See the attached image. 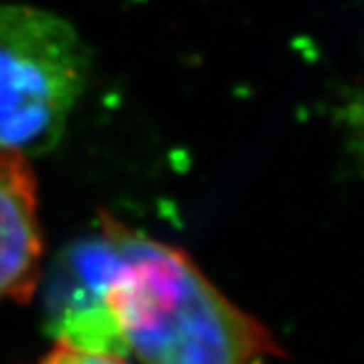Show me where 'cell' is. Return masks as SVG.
Masks as SVG:
<instances>
[{"label":"cell","mask_w":364,"mask_h":364,"mask_svg":"<svg viewBox=\"0 0 364 364\" xmlns=\"http://www.w3.org/2000/svg\"><path fill=\"white\" fill-rule=\"evenodd\" d=\"M41 364H128L117 354L107 352H91L83 348H75L69 344L57 342V348L47 354Z\"/></svg>","instance_id":"obj_5"},{"label":"cell","mask_w":364,"mask_h":364,"mask_svg":"<svg viewBox=\"0 0 364 364\" xmlns=\"http://www.w3.org/2000/svg\"><path fill=\"white\" fill-rule=\"evenodd\" d=\"M119 261L105 294L142 364H265L284 352L181 249L116 221Z\"/></svg>","instance_id":"obj_1"},{"label":"cell","mask_w":364,"mask_h":364,"mask_svg":"<svg viewBox=\"0 0 364 364\" xmlns=\"http://www.w3.org/2000/svg\"><path fill=\"white\" fill-rule=\"evenodd\" d=\"M90 53L61 16L0 2V152L47 154L85 90Z\"/></svg>","instance_id":"obj_2"},{"label":"cell","mask_w":364,"mask_h":364,"mask_svg":"<svg viewBox=\"0 0 364 364\" xmlns=\"http://www.w3.org/2000/svg\"><path fill=\"white\" fill-rule=\"evenodd\" d=\"M117 261L116 219L104 217L97 233L75 241L53 263L45 308L47 326L57 342L91 352L128 354L105 304Z\"/></svg>","instance_id":"obj_3"},{"label":"cell","mask_w":364,"mask_h":364,"mask_svg":"<svg viewBox=\"0 0 364 364\" xmlns=\"http://www.w3.org/2000/svg\"><path fill=\"white\" fill-rule=\"evenodd\" d=\"M43 233L28 160L0 152V301L28 299L39 282Z\"/></svg>","instance_id":"obj_4"}]
</instances>
